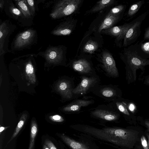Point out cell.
Instances as JSON below:
<instances>
[{"instance_id":"1","label":"cell","mask_w":149,"mask_h":149,"mask_svg":"<svg viewBox=\"0 0 149 149\" xmlns=\"http://www.w3.org/2000/svg\"><path fill=\"white\" fill-rule=\"evenodd\" d=\"M140 43L124 47L120 54L125 65L126 79L128 84L136 81L137 70L143 71L145 66L149 65V56L141 50Z\"/></svg>"},{"instance_id":"2","label":"cell","mask_w":149,"mask_h":149,"mask_svg":"<svg viewBox=\"0 0 149 149\" xmlns=\"http://www.w3.org/2000/svg\"><path fill=\"white\" fill-rule=\"evenodd\" d=\"M81 0H61L54 5L50 16L53 19H59L72 14L81 3Z\"/></svg>"},{"instance_id":"3","label":"cell","mask_w":149,"mask_h":149,"mask_svg":"<svg viewBox=\"0 0 149 149\" xmlns=\"http://www.w3.org/2000/svg\"><path fill=\"white\" fill-rule=\"evenodd\" d=\"M36 31L30 28L18 33L14 40L11 46L13 50L20 51L28 48L37 41Z\"/></svg>"},{"instance_id":"4","label":"cell","mask_w":149,"mask_h":149,"mask_svg":"<svg viewBox=\"0 0 149 149\" xmlns=\"http://www.w3.org/2000/svg\"><path fill=\"white\" fill-rule=\"evenodd\" d=\"M149 13L148 10L132 21L131 24L123 41V47H126L133 44L137 40L141 34V24Z\"/></svg>"},{"instance_id":"5","label":"cell","mask_w":149,"mask_h":149,"mask_svg":"<svg viewBox=\"0 0 149 149\" xmlns=\"http://www.w3.org/2000/svg\"><path fill=\"white\" fill-rule=\"evenodd\" d=\"M100 81L99 77L95 75L91 76H82L80 83L73 90L75 98L86 95L93 91L99 86Z\"/></svg>"},{"instance_id":"6","label":"cell","mask_w":149,"mask_h":149,"mask_svg":"<svg viewBox=\"0 0 149 149\" xmlns=\"http://www.w3.org/2000/svg\"><path fill=\"white\" fill-rule=\"evenodd\" d=\"M101 68L105 75L115 78L119 76L116 62L112 55L109 52L102 53L101 60Z\"/></svg>"},{"instance_id":"7","label":"cell","mask_w":149,"mask_h":149,"mask_svg":"<svg viewBox=\"0 0 149 149\" xmlns=\"http://www.w3.org/2000/svg\"><path fill=\"white\" fill-rule=\"evenodd\" d=\"M63 53L61 46L49 45L45 51L40 52L38 55L44 57L48 63L56 64L60 63L63 60Z\"/></svg>"},{"instance_id":"8","label":"cell","mask_w":149,"mask_h":149,"mask_svg":"<svg viewBox=\"0 0 149 149\" xmlns=\"http://www.w3.org/2000/svg\"><path fill=\"white\" fill-rule=\"evenodd\" d=\"M15 25L9 20L2 22L0 25V56L5 54L6 51L8 40L10 36L16 28Z\"/></svg>"},{"instance_id":"9","label":"cell","mask_w":149,"mask_h":149,"mask_svg":"<svg viewBox=\"0 0 149 149\" xmlns=\"http://www.w3.org/2000/svg\"><path fill=\"white\" fill-rule=\"evenodd\" d=\"M109 105L106 107H98L91 112L92 117L108 122H114L118 120L119 115Z\"/></svg>"},{"instance_id":"10","label":"cell","mask_w":149,"mask_h":149,"mask_svg":"<svg viewBox=\"0 0 149 149\" xmlns=\"http://www.w3.org/2000/svg\"><path fill=\"white\" fill-rule=\"evenodd\" d=\"M92 92L95 95L108 101H114L119 97L118 88L111 84L99 85Z\"/></svg>"},{"instance_id":"11","label":"cell","mask_w":149,"mask_h":149,"mask_svg":"<svg viewBox=\"0 0 149 149\" xmlns=\"http://www.w3.org/2000/svg\"><path fill=\"white\" fill-rule=\"evenodd\" d=\"M72 68L77 72L83 76H91L96 75L91 63L85 59H79L74 61Z\"/></svg>"},{"instance_id":"12","label":"cell","mask_w":149,"mask_h":149,"mask_svg":"<svg viewBox=\"0 0 149 149\" xmlns=\"http://www.w3.org/2000/svg\"><path fill=\"white\" fill-rule=\"evenodd\" d=\"M73 81L63 79L60 80L56 85V88L64 99L70 100L75 98L73 93L74 88Z\"/></svg>"},{"instance_id":"13","label":"cell","mask_w":149,"mask_h":149,"mask_svg":"<svg viewBox=\"0 0 149 149\" xmlns=\"http://www.w3.org/2000/svg\"><path fill=\"white\" fill-rule=\"evenodd\" d=\"M132 24V22L119 26H115L104 29L101 33L116 37V40L121 45L126 34Z\"/></svg>"},{"instance_id":"14","label":"cell","mask_w":149,"mask_h":149,"mask_svg":"<svg viewBox=\"0 0 149 149\" xmlns=\"http://www.w3.org/2000/svg\"><path fill=\"white\" fill-rule=\"evenodd\" d=\"M62 140L72 149H97L94 144L90 143L83 140L75 139L68 136L64 134L60 135Z\"/></svg>"},{"instance_id":"15","label":"cell","mask_w":149,"mask_h":149,"mask_svg":"<svg viewBox=\"0 0 149 149\" xmlns=\"http://www.w3.org/2000/svg\"><path fill=\"white\" fill-rule=\"evenodd\" d=\"M4 7L7 15L10 17L19 22L22 23V20L26 19L21 11L11 1H5Z\"/></svg>"},{"instance_id":"16","label":"cell","mask_w":149,"mask_h":149,"mask_svg":"<svg viewBox=\"0 0 149 149\" xmlns=\"http://www.w3.org/2000/svg\"><path fill=\"white\" fill-rule=\"evenodd\" d=\"M74 26L73 21L67 20L57 26L51 31V33L57 36L68 35L72 32Z\"/></svg>"},{"instance_id":"17","label":"cell","mask_w":149,"mask_h":149,"mask_svg":"<svg viewBox=\"0 0 149 149\" xmlns=\"http://www.w3.org/2000/svg\"><path fill=\"white\" fill-rule=\"evenodd\" d=\"M93 102L92 100H75L64 107L63 110L64 111L70 113H76L80 111L82 107L88 106L92 104Z\"/></svg>"},{"instance_id":"18","label":"cell","mask_w":149,"mask_h":149,"mask_svg":"<svg viewBox=\"0 0 149 149\" xmlns=\"http://www.w3.org/2000/svg\"><path fill=\"white\" fill-rule=\"evenodd\" d=\"M120 16L113 15L108 13L100 25L98 29V32L100 33L103 30L112 27L118 21Z\"/></svg>"},{"instance_id":"19","label":"cell","mask_w":149,"mask_h":149,"mask_svg":"<svg viewBox=\"0 0 149 149\" xmlns=\"http://www.w3.org/2000/svg\"><path fill=\"white\" fill-rule=\"evenodd\" d=\"M145 3V1L142 0L132 4L130 6L126 13V20L129 21L135 17L141 6Z\"/></svg>"},{"instance_id":"20","label":"cell","mask_w":149,"mask_h":149,"mask_svg":"<svg viewBox=\"0 0 149 149\" xmlns=\"http://www.w3.org/2000/svg\"><path fill=\"white\" fill-rule=\"evenodd\" d=\"M17 7L21 11L27 19H32L31 15L26 2V0H14Z\"/></svg>"},{"instance_id":"21","label":"cell","mask_w":149,"mask_h":149,"mask_svg":"<svg viewBox=\"0 0 149 149\" xmlns=\"http://www.w3.org/2000/svg\"><path fill=\"white\" fill-rule=\"evenodd\" d=\"M30 59L26 64L25 71L28 80L31 84H34L36 82V79L34 68Z\"/></svg>"},{"instance_id":"22","label":"cell","mask_w":149,"mask_h":149,"mask_svg":"<svg viewBox=\"0 0 149 149\" xmlns=\"http://www.w3.org/2000/svg\"><path fill=\"white\" fill-rule=\"evenodd\" d=\"M114 0H102L97 2L95 5L89 11L91 13H94L100 11L108 7L115 3Z\"/></svg>"},{"instance_id":"23","label":"cell","mask_w":149,"mask_h":149,"mask_svg":"<svg viewBox=\"0 0 149 149\" xmlns=\"http://www.w3.org/2000/svg\"><path fill=\"white\" fill-rule=\"evenodd\" d=\"M98 47L97 42L92 40H89L84 45L83 51L85 52L93 54L97 50Z\"/></svg>"},{"instance_id":"24","label":"cell","mask_w":149,"mask_h":149,"mask_svg":"<svg viewBox=\"0 0 149 149\" xmlns=\"http://www.w3.org/2000/svg\"><path fill=\"white\" fill-rule=\"evenodd\" d=\"M38 132L37 124L34 120H32L31 125L30 141L28 149H33L35 139Z\"/></svg>"},{"instance_id":"25","label":"cell","mask_w":149,"mask_h":149,"mask_svg":"<svg viewBox=\"0 0 149 149\" xmlns=\"http://www.w3.org/2000/svg\"><path fill=\"white\" fill-rule=\"evenodd\" d=\"M112 101L109 105L113 106H115V107L120 112L128 116L130 115L127 109V105L125 102H120L117 101L116 100Z\"/></svg>"},{"instance_id":"26","label":"cell","mask_w":149,"mask_h":149,"mask_svg":"<svg viewBox=\"0 0 149 149\" xmlns=\"http://www.w3.org/2000/svg\"><path fill=\"white\" fill-rule=\"evenodd\" d=\"M27 115L24 113L21 117L20 120L14 132V133L9 142L12 140L18 134L23 127L27 118Z\"/></svg>"},{"instance_id":"27","label":"cell","mask_w":149,"mask_h":149,"mask_svg":"<svg viewBox=\"0 0 149 149\" xmlns=\"http://www.w3.org/2000/svg\"><path fill=\"white\" fill-rule=\"evenodd\" d=\"M125 5H120L111 8L109 13L115 15H120L125 10Z\"/></svg>"},{"instance_id":"28","label":"cell","mask_w":149,"mask_h":149,"mask_svg":"<svg viewBox=\"0 0 149 149\" xmlns=\"http://www.w3.org/2000/svg\"><path fill=\"white\" fill-rule=\"evenodd\" d=\"M26 2L31 15L34 17L36 10L35 1L33 0H26Z\"/></svg>"},{"instance_id":"29","label":"cell","mask_w":149,"mask_h":149,"mask_svg":"<svg viewBox=\"0 0 149 149\" xmlns=\"http://www.w3.org/2000/svg\"><path fill=\"white\" fill-rule=\"evenodd\" d=\"M140 43L141 50L145 54L149 56V41L144 42H141Z\"/></svg>"},{"instance_id":"30","label":"cell","mask_w":149,"mask_h":149,"mask_svg":"<svg viewBox=\"0 0 149 149\" xmlns=\"http://www.w3.org/2000/svg\"><path fill=\"white\" fill-rule=\"evenodd\" d=\"M49 118L53 121L57 122H62L64 121V119L61 116L55 115L50 116Z\"/></svg>"},{"instance_id":"31","label":"cell","mask_w":149,"mask_h":149,"mask_svg":"<svg viewBox=\"0 0 149 149\" xmlns=\"http://www.w3.org/2000/svg\"><path fill=\"white\" fill-rule=\"evenodd\" d=\"M45 144L50 149H57L52 142L48 139L45 140Z\"/></svg>"},{"instance_id":"32","label":"cell","mask_w":149,"mask_h":149,"mask_svg":"<svg viewBox=\"0 0 149 149\" xmlns=\"http://www.w3.org/2000/svg\"><path fill=\"white\" fill-rule=\"evenodd\" d=\"M141 141L142 145L144 149H148V142L145 137L142 136L141 138Z\"/></svg>"},{"instance_id":"33","label":"cell","mask_w":149,"mask_h":149,"mask_svg":"<svg viewBox=\"0 0 149 149\" xmlns=\"http://www.w3.org/2000/svg\"><path fill=\"white\" fill-rule=\"evenodd\" d=\"M143 40H149V26L145 30L144 34Z\"/></svg>"},{"instance_id":"34","label":"cell","mask_w":149,"mask_h":149,"mask_svg":"<svg viewBox=\"0 0 149 149\" xmlns=\"http://www.w3.org/2000/svg\"><path fill=\"white\" fill-rule=\"evenodd\" d=\"M128 107L129 109L132 112H133L135 109V105L133 103L130 104Z\"/></svg>"},{"instance_id":"35","label":"cell","mask_w":149,"mask_h":149,"mask_svg":"<svg viewBox=\"0 0 149 149\" xmlns=\"http://www.w3.org/2000/svg\"><path fill=\"white\" fill-rule=\"evenodd\" d=\"M5 1L3 0H0V8L1 10H3L4 6Z\"/></svg>"},{"instance_id":"36","label":"cell","mask_w":149,"mask_h":149,"mask_svg":"<svg viewBox=\"0 0 149 149\" xmlns=\"http://www.w3.org/2000/svg\"><path fill=\"white\" fill-rule=\"evenodd\" d=\"M144 84L147 85H149V75L146 78Z\"/></svg>"},{"instance_id":"37","label":"cell","mask_w":149,"mask_h":149,"mask_svg":"<svg viewBox=\"0 0 149 149\" xmlns=\"http://www.w3.org/2000/svg\"><path fill=\"white\" fill-rule=\"evenodd\" d=\"M8 127H3V126H1V127H0V134H1L2 132L3 131L5 130Z\"/></svg>"},{"instance_id":"38","label":"cell","mask_w":149,"mask_h":149,"mask_svg":"<svg viewBox=\"0 0 149 149\" xmlns=\"http://www.w3.org/2000/svg\"><path fill=\"white\" fill-rule=\"evenodd\" d=\"M145 124L147 128L148 131L149 132V120L145 121Z\"/></svg>"},{"instance_id":"39","label":"cell","mask_w":149,"mask_h":149,"mask_svg":"<svg viewBox=\"0 0 149 149\" xmlns=\"http://www.w3.org/2000/svg\"><path fill=\"white\" fill-rule=\"evenodd\" d=\"M147 136L148 138V149H149V134H147Z\"/></svg>"},{"instance_id":"40","label":"cell","mask_w":149,"mask_h":149,"mask_svg":"<svg viewBox=\"0 0 149 149\" xmlns=\"http://www.w3.org/2000/svg\"><path fill=\"white\" fill-rule=\"evenodd\" d=\"M43 149H50L45 144L44 145L43 147Z\"/></svg>"}]
</instances>
